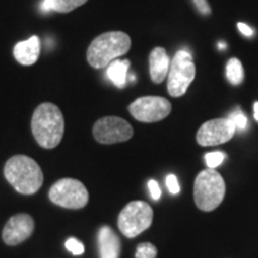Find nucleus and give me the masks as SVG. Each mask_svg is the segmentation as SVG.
I'll list each match as a JSON object with an SVG mask.
<instances>
[{"instance_id":"nucleus-1","label":"nucleus","mask_w":258,"mask_h":258,"mask_svg":"<svg viewBox=\"0 0 258 258\" xmlns=\"http://www.w3.org/2000/svg\"><path fill=\"white\" fill-rule=\"evenodd\" d=\"M31 131L41 147L51 150L59 146L64 132L63 115L59 106L53 103L38 105L31 118Z\"/></svg>"},{"instance_id":"nucleus-2","label":"nucleus","mask_w":258,"mask_h":258,"mask_svg":"<svg viewBox=\"0 0 258 258\" xmlns=\"http://www.w3.org/2000/svg\"><path fill=\"white\" fill-rule=\"evenodd\" d=\"M4 176L16 191L23 195H32L43 184V172L32 158L18 154L6 161Z\"/></svg>"},{"instance_id":"nucleus-3","label":"nucleus","mask_w":258,"mask_h":258,"mask_svg":"<svg viewBox=\"0 0 258 258\" xmlns=\"http://www.w3.org/2000/svg\"><path fill=\"white\" fill-rule=\"evenodd\" d=\"M132 40L123 31H109L97 36L90 44L86 57L93 69H104L131 49Z\"/></svg>"},{"instance_id":"nucleus-4","label":"nucleus","mask_w":258,"mask_h":258,"mask_svg":"<svg viewBox=\"0 0 258 258\" xmlns=\"http://www.w3.org/2000/svg\"><path fill=\"white\" fill-rule=\"evenodd\" d=\"M225 180L217 170H203L196 177L194 183V199L201 211L212 212L218 208L225 198Z\"/></svg>"},{"instance_id":"nucleus-5","label":"nucleus","mask_w":258,"mask_h":258,"mask_svg":"<svg viewBox=\"0 0 258 258\" xmlns=\"http://www.w3.org/2000/svg\"><path fill=\"white\" fill-rule=\"evenodd\" d=\"M153 221V209L144 201H132L122 209L117 225L122 234L127 238H135L146 231Z\"/></svg>"},{"instance_id":"nucleus-6","label":"nucleus","mask_w":258,"mask_h":258,"mask_svg":"<svg viewBox=\"0 0 258 258\" xmlns=\"http://www.w3.org/2000/svg\"><path fill=\"white\" fill-rule=\"evenodd\" d=\"M196 76V67L189 51L179 50L170 62L167 74V91L172 97L185 95Z\"/></svg>"},{"instance_id":"nucleus-7","label":"nucleus","mask_w":258,"mask_h":258,"mask_svg":"<svg viewBox=\"0 0 258 258\" xmlns=\"http://www.w3.org/2000/svg\"><path fill=\"white\" fill-rule=\"evenodd\" d=\"M50 201L67 209L84 208L89 202V191L78 179L62 178L49 189Z\"/></svg>"},{"instance_id":"nucleus-8","label":"nucleus","mask_w":258,"mask_h":258,"mask_svg":"<svg viewBox=\"0 0 258 258\" xmlns=\"http://www.w3.org/2000/svg\"><path fill=\"white\" fill-rule=\"evenodd\" d=\"M171 103L164 97L145 96L135 99L128 106V110L135 120L144 123H153L166 118L170 115Z\"/></svg>"},{"instance_id":"nucleus-9","label":"nucleus","mask_w":258,"mask_h":258,"mask_svg":"<svg viewBox=\"0 0 258 258\" xmlns=\"http://www.w3.org/2000/svg\"><path fill=\"white\" fill-rule=\"evenodd\" d=\"M92 132L96 140L103 145L124 143L134 134L133 127L117 116H106L98 120L93 125Z\"/></svg>"},{"instance_id":"nucleus-10","label":"nucleus","mask_w":258,"mask_h":258,"mask_svg":"<svg viewBox=\"0 0 258 258\" xmlns=\"http://www.w3.org/2000/svg\"><path fill=\"white\" fill-rule=\"evenodd\" d=\"M237 132L235 125L230 118H215L205 122L196 134L200 146H217L230 141Z\"/></svg>"},{"instance_id":"nucleus-11","label":"nucleus","mask_w":258,"mask_h":258,"mask_svg":"<svg viewBox=\"0 0 258 258\" xmlns=\"http://www.w3.org/2000/svg\"><path fill=\"white\" fill-rule=\"evenodd\" d=\"M35 222L29 214L21 213L10 218L3 230V240L10 246L23 243L32 234Z\"/></svg>"},{"instance_id":"nucleus-12","label":"nucleus","mask_w":258,"mask_h":258,"mask_svg":"<svg viewBox=\"0 0 258 258\" xmlns=\"http://www.w3.org/2000/svg\"><path fill=\"white\" fill-rule=\"evenodd\" d=\"M98 249L101 258H120L121 240L109 226L98 231Z\"/></svg>"},{"instance_id":"nucleus-13","label":"nucleus","mask_w":258,"mask_h":258,"mask_svg":"<svg viewBox=\"0 0 258 258\" xmlns=\"http://www.w3.org/2000/svg\"><path fill=\"white\" fill-rule=\"evenodd\" d=\"M40 38L32 36L29 40L18 42L14 48V56L23 66H31L40 56Z\"/></svg>"},{"instance_id":"nucleus-14","label":"nucleus","mask_w":258,"mask_h":258,"mask_svg":"<svg viewBox=\"0 0 258 258\" xmlns=\"http://www.w3.org/2000/svg\"><path fill=\"white\" fill-rule=\"evenodd\" d=\"M170 59L166 50L161 47H157L150 54V76L153 83L160 84L164 82L169 74Z\"/></svg>"},{"instance_id":"nucleus-15","label":"nucleus","mask_w":258,"mask_h":258,"mask_svg":"<svg viewBox=\"0 0 258 258\" xmlns=\"http://www.w3.org/2000/svg\"><path fill=\"white\" fill-rule=\"evenodd\" d=\"M131 62L129 60H118L116 59L108 66L106 74L108 78L115 84L117 88H124L125 83H127V72Z\"/></svg>"},{"instance_id":"nucleus-16","label":"nucleus","mask_w":258,"mask_h":258,"mask_svg":"<svg viewBox=\"0 0 258 258\" xmlns=\"http://www.w3.org/2000/svg\"><path fill=\"white\" fill-rule=\"evenodd\" d=\"M226 76H227L228 82L232 85H240L244 80V69L240 60L237 57H232L227 62L226 67Z\"/></svg>"},{"instance_id":"nucleus-17","label":"nucleus","mask_w":258,"mask_h":258,"mask_svg":"<svg viewBox=\"0 0 258 258\" xmlns=\"http://www.w3.org/2000/svg\"><path fill=\"white\" fill-rule=\"evenodd\" d=\"M88 0H49L51 11L60 12V14H69L74 9L85 4Z\"/></svg>"},{"instance_id":"nucleus-18","label":"nucleus","mask_w":258,"mask_h":258,"mask_svg":"<svg viewBox=\"0 0 258 258\" xmlns=\"http://www.w3.org/2000/svg\"><path fill=\"white\" fill-rule=\"evenodd\" d=\"M158 250L152 243H141L137 246L135 258H157Z\"/></svg>"},{"instance_id":"nucleus-19","label":"nucleus","mask_w":258,"mask_h":258,"mask_svg":"<svg viewBox=\"0 0 258 258\" xmlns=\"http://www.w3.org/2000/svg\"><path fill=\"white\" fill-rule=\"evenodd\" d=\"M228 118L233 122L235 125V129L239 132H243L247 128V124H249V121H247V117L244 115V112L240 110L239 108L235 109L234 111H232Z\"/></svg>"},{"instance_id":"nucleus-20","label":"nucleus","mask_w":258,"mask_h":258,"mask_svg":"<svg viewBox=\"0 0 258 258\" xmlns=\"http://www.w3.org/2000/svg\"><path fill=\"white\" fill-rule=\"evenodd\" d=\"M226 159V154L224 152H219V151H215V152H209L205 156L206 164H207L208 169H217L218 166H220L222 161Z\"/></svg>"},{"instance_id":"nucleus-21","label":"nucleus","mask_w":258,"mask_h":258,"mask_svg":"<svg viewBox=\"0 0 258 258\" xmlns=\"http://www.w3.org/2000/svg\"><path fill=\"white\" fill-rule=\"evenodd\" d=\"M66 249L69 250L71 253H73L74 256L83 254L84 251H85V247H84L83 243H80L77 238H70V239L66 241Z\"/></svg>"},{"instance_id":"nucleus-22","label":"nucleus","mask_w":258,"mask_h":258,"mask_svg":"<svg viewBox=\"0 0 258 258\" xmlns=\"http://www.w3.org/2000/svg\"><path fill=\"white\" fill-rule=\"evenodd\" d=\"M166 186H167V189H169V191L171 194H173V195L178 194L179 190H180L178 179H177V177L175 175H167V177H166Z\"/></svg>"},{"instance_id":"nucleus-23","label":"nucleus","mask_w":258,"mask_h":258,"mask_svg":"<svg viewBox=\"0 0 258 258\" xmlns=\"http://www.w3.org/2000/svg\"><path fill=\"white\" fill-rule=\"evenodd\" d=\"M148 189H150L151 198H152L153 200H156V201H158L161 196V190H160V186H159V184H158L157 180H154V179L148 180Z\"/></svg>"},{"instance_id":"nucleus-24","label":"nucleus","mask_w":258,"mask_h":258,"mask_svg":"<svg viewBox=\"0 0 258 258\" xmlns=\"http://www.w3.org/2000/svg\"><path fill=\"white\" fill-rule=\"evenodd\" d=\"M192 2L202 15H209V14H211V6H209L207 0H192Z\"/></svg>"},{"instance_id":"nucleus-25","label":"nucleus","mask_w":258,"mask_h":258,"mask_svg":"<svg viewBox=\"0 0 258 258\" xmlns=\"http://www.w3.org/2000/svg\"><path fill=\"white\" fill-rule=\"evenodd\" d=\"M238 29H239V31L241 32V34L245 35V36H247V37L252 36L253 35L252 29H251L249 25H246L244 23H238Z\"/></svg>"},{"instance_id":"nucleus-26","label":"nucleus","mask_w":258,"mask_h":258,"mask_svg":"<svg viewBox=\"0 0 258 258\" xmlns=\"http://www.w3.org/2000/svg\"><path fill=\"white\" fill-rule=\"evenodd\" d=\"M253 111H254V118H256V121H258V102H256L253 104Z\"/></svg>"}]
</instances>
